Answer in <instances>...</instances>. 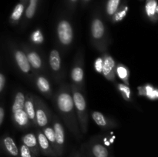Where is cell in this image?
<instances>
[{"instance_id":"1","label":"cell","mask_w":158,"mask_h":157,"mask_svg":"<svg viewBox=\"0 0 158 157\" xmlns=\"http://www.w3.org/2000/svg\"><path fill=\"white\" fill-rule=\"evenodd\" d=\"M52 101L60 115L59 117L63 120L66 128L77 140L81 139L83 135L76 115L70 84L65 82L60 83L58 90L52 96Z\"/></svg>"},{"instance_id":"2","label":"cell","mask_w":158,"mask_h":157,"mask_svg":"<svg viewBox=\"0 0 158 157\" xmlns=\"http://www.w3.org/2000/svg\"><path fill=\"white\" fill-rule=\"evenodd\" d=\"M26 92L23 89H15L12 97L11 112H12V121L14 126L17 129L26 132L32 129V126L28 118L24 109Z\"/></svg>"},{"instance_id":"3","label":"cell","mask_w":158,"mask_h":157,"mask_svg":"<svg viewBox=\"0 0 158 157\" xmlns=\"http://www.w3.org/2000/svg\"><path fill=\"white\" fill-rule=\"evenodd\" d=\"M90 41L100 53L107 52L111 43L110 36L106 25L100 17H94L90 23Z\"/></svg>"},{"instance_id":"4","label":"cell","mask_w":158,"mask_h":157,"mask_svg":"<svg viewBox=\"0 0 158 157\" xmlns=\"http://www.w3.org/2000/svg\"><path fill=\"white\" fill-rule=\"evenodd\" d=\"M70 88L79 127L82 135H86L88 132L89 124V115L86 98L83 91L80 90L78 88L73 86L72 84H70Z\"/></svg>"},{"instance_id":"5","label":"cell","mask_w":158,"mask_h":157,"mask_svg":"<svg viewBox=\"0 0 158 157\" xmlns=\"http://www.w3.org/2000/svg\"><path fill=\"white\" fill-rule=\"evenodd\" d=\"M9 49H10L11 55H12L13 62L17 71L26 79L32 83L34 76V72L29 65L26 53H25L24 50L22 49L21 46H19L17 43L13 42L9 45Z\"/></svg>"},{"instance_id":"6","label":"cell","mask_w":158,"mask_h":157,"mask_svg":"<svg viewBox=\"0 0 158 157\" xmlns=\"http://www.w3.org/2000/svg\"><path fill=\"white\" fill-rule=\"evenodd\" d=\"M70 80L73 86L84 92L85 89V70L84 52L80 49L75 55L70 70Z\"/></svg>"},{"instance_id":"7","label":"cell","mask_w":158,"mask_h":157,"mask_svg":"<svg viewBox=\"0 0 158 157\" xmlns=\"http://www.w3.org/2000/svg\"><path fill=\"white\" fill-rule=\"evenodd\" d=\"M56 38L59 45L63 50H66L73 42L74 31L70 22L66 18L59 20L56 25Z\"/></svg>"},{"instance_id":"8","label":"cell","mask_w":158,"mask_h":157,"mask_svg":"<svg viewBox=\"0 0 158 157\" xmlns=\"http://www.w3.org/2000/svg\"><path fill=\"white\" fill-rule=\"evenodd\" d=\"M50 124L54 131L56 140V153L57 157L63 156L66 149V132L59 115L52 114Z\"/></svg>"},{"instance_id":"9","label":"cell","mask_w":158,"mask_h":157,"mask_svg":"<svg viewBox=\"0 0 158 157\" xmlns=\"http://www.w3.org/2000/svg\"><path fill=\"white\" fill-rule=\"evenodd\" d=\"M20 46L26 53L28 61H29V65H30L34 74L40 73L46 75V65H45L44 59L40 54V52L35 48L27 43H22L20 44Z\"/></svg>"},{"instance_id":"10","label":"cell","mask_w":158,"mask_h":157,"mask_svg":"<svg viewBox=\"0 0 158 157\" xmlns=\"http://www.w3.org/2000/svg\"><path fill=\"white\" fill-rule=\"evenodd\" d=\"M48 65L49 72L54 81L56 83H63L62 81L65 77V72L62 62L61 53L57 49H52L49 52Z\"/></svg>"},{"instance_id":"11","label":"cell","mask_w":158,"mask_h":157,"mask_svg":"<svg viewBox=\"0 0 158 157\" xmlns=\"http://www.w3.org/2000/svg\"><path fill=\"white\" fill-rule=\"evenodd\" d=\"M33 100L35 103V112L36 126L38 129H42L47 125L50 124L51 117L52 112L49 109L46 103H45L39 95H34Z\"/></svg>"},{"instance_id":"12","label":"cell","mask_w":158,"mask_h":157,"mask_svg":"<svg viewBox=\"0 0 158 157\" xmlns=\"http://www.w3.org/2000/svg\"><path fill=\"white\" fill-rule=\"evenodd\" d=\"M84 145L87 152L92 157H109L110 151L107 146L103 143V138L100 135H94Z\"/></svg>"},{"instance_id":"13","label":"cell","mask_w":158,"mask_h":157,"mask_svg":"<svg viewBox=\"0 0 158 157\" xmlns=\"http://www.w3.org/2000/svg\"><path fill=\"white\" fill-rule=\"evenodd\" d=\"M102 74L103 77L108 81L115 84L116 81V68L117 62L115 59L107 52L102 53Z\"/></svg>"},{"instance_id":"14","label":"cell","mask_w":158,"mask_h":157,"mask_svg":"<svg viewBox=\"0 0 158 157\" xmlns=\"http://www.w3.org/2000/svg\"><path fill=\"white\" fill-rule=\"evenodd\" d=\"M32 83H33L35 88L43 96L46 97L48 99L52 100L53 92H52L50 82L46 75L40 73L34 74Z\"/></svg>"},{"instance_id":"15","label":"cell","mask_w":158,"mask_h":157,"mask_svg":"<svg viewBox=\"0 0 158 157\" xmlns=\"http://www.w3.org/2000/svg\"><path fill=\"white\" fill-rule=\"evenodd\" d=\"M91 117L97 126H98L103 130L108 131L111 129H117L119 124L114 119L104 115L98 111H94L91 113Z\"/></svg>"},{"instance_id":"16","label":"cell","mask_w":158,"mask_h":157,"mask_svg":"<svg viewBox=\"0 0 158 157\" xmlns=\"http://www.w3.org/2000/svg\"><path fill=\"white\" fill-rule=\"evenodd\" d=\"M0 151L9 157H19L18 145L9 135H4L0 138Z\"/></svg>"},{"instance_id":"17","label":"cell","mask_w":158,"mask_h":157,"mask_svg":"<svg viewBox=\"0 0 158 157\" xmlns=\"http://www.w3.org/2000/svg\"><path fill=\"white\" fill-rule=\"evenodd\" d=\"M35 135H36L37 141H38L39 148H40V153L41 155L46 157H57L55 151L52 149L51 145L49 144V141L43 134L41 129H35Z\"/></svg>"},{"instance_id":"18","label":"cell","mask_w":158,"mask_h":157,"mask_svg":"<svg viewBox=\"0 0 158 157\" xmlns=\"http://www.w3.org/2000/svg\"><path fill=\"white\" fill-rule=\"evenodd\" d=\"M20 140H21V143L27 146L37 157H40L41 155L35 132H26L24 135H22Z\"/></svg>"},{"instance_id":"19","label":"cell","mask_w":158,"mask_h":157,"mask_svg":"<svg viewBox=\"0 0 158 157\" xmlns=\"http://www.w3.org/2000/svg\"><path fill=\"white\" fill-rule=\"evenodd\" d=\"M24 109L26 112L28 118L30 121L31 124L33 129H37L36 120H35V103L33 100V94L30 92L26 93L25 98Z\"/></svg>"},{"instance_id":"20","label":"cell","mask_w":158,"mask_h":157,"mask_svg":"<svg viewBox=\"0 0 158 157\" xmlns=\"http://www.w3.org/2000/svg\"><path fill=\"white\" fill-rule=\"evenodd\" d=\"M25 11V2L22 1L15 6L9 16V22L12 26H16L23 17Z\"/></svg>"},{"instance_id":"21","label":"cell","mask_w":158,"mask_h":157,"mask_svg":"<svg viewBox=\"0 0 158 157\" xmlns=\"http://www.w3.org/2000/svg\"><path fill=\"white\" fill-rule=\"evenodd\" d=\"M137 89H138V95L140 96L147 97L151 100H155L157 99V89L152 85L145 84L143 86H139Z\"/></svg>"},{"instance_id":"22","label":"cell","mask_w":158,"mask_h":157,"mask_svg":"<svg viewBox=\"0 0 158 157\" xmlns=\"http://www.w3.org/2000/svg\"><path fill=\"white\" fill-rule=\"evenodd\" d=\"M147 16L152 22L157 21V4L156 0H148L145 6Z\"/></svg>"},{"instance_id":"23","label":"cell","mask_w":158,"mask_h":157,"mask_svg":"<svg viewBox=\"0 0 158 157\" xmlns=\"http://www.w3.org/2000/svg\"><path fill=\"white\" fill-rule=\"evenodd\" d=\"M116 75L127 86H130V70L127 66L118 63L116 68Z\"/></svg>"},{"instance_id":"24","label":"cell","mask_w":158,"mask_h":157,"mask_svg":"<svg viewBox=\"0 0 158 157\" xmlns=\"http://www.w3.org/2000/svg\"><path fill=\"white\" fill-rule=\"evenodd\" d=\"M115 84L116 88L122 96V98L127 103H133L132 92H131L130 86H127L123 83H116Z\"/></svg>"},{"instance_id":"25","label":"cell","mask_w":158,"mask_h":157,"mask_svg":"<svg viewBox=\"0 0 158 157\" xmlns=\"http://www.w3.org/2000/svg\"><path fill=\"white\" fill-rule=\"evenodd\" d=\"M41 130L43 131V134L45 135V136L46 137V139L49 141V144L51 145V146L52 147V149H54L56 152V140H55V135H54V131L52 129L51 124L47 125L45 127L42 128Z\"/></svg>"},{"instance_id":"26","label":"cell","mask_w":158,"mask_h":157,"mask_svg":"<svg viewBox=\"0 0 158 157\" xmlns=\"http://www.w3.org/2000/svg\"><path fill=\"white\" fill-rule=\"evenodd\" d=\"M37 4H38V0H29V6L26 8V13H25V17L27 21L33 18L36 11Z\"/></svg>"},{"instance_id":"27","label":"cell","mask_w":158,"mask_h":157,"mask_svg":"<svg viewBox=\"0 0 158 157\" xmlns=\"http://www.w3.org/2000/svg\"><path fill=\"white\" fill-rule=\"evenodd\" d=\"M120 0H108L106 4V14L108 16L112 17L118 10Z\"/></svg>"},{"instance_id":"28","label":"cell","mask_w":158,"mask_h":157,"mask_svg":"<svg viewBox=\"0 0 158 157\" xmlns=\"http://www.w3.org/2000/svg\"><path fill=\"white\" fill-rule=\"evenodd\" d=\"M127 12H128L127 6H125L123 9H120V11L117 10V12H116V13L112 16V22L114 23L120 22V21H122V20L125 18V16H126L127 14Z\"/></svg>"},{"instance_id":"29","label":"cell","mask_w":158,"mask_h":157,"mask_svg":"<svg viewBox=\"0 0 158 157\" xmlns=\"http://www.w3.org/2000/svg\"><path fill=\"white\" fill-rule=\"evenodd\" d=\"M19 146V157H37L27 146H25L23 143H20Z\"/></svg>"},{"instance_id":"30","label":"cell","mask_w":158,"mask_h":157,"mask_svg":"<svg viewBox=\"0 0 158 157\" xmlns=\"http://www.w3.org/2000/svg\"><path fill=\"white\" fill-rule=\"evenodd\" d=\"M31 41L35 44H41L43 42V35L40 29L34 31L30 36Z\"/></svg>"},{"instance_id":"31","label":"cell","mask_w":158,"mask_h":157,"mask_svg":"<svg viewBox=\"0 0 158 157\" xmlns=\"http://www.w3.org/2000/svg\"><path fill=\"white\" fill-rule=\"evenodd\" d=\"M6 84V77L3 72H0V95L4 92Z\"/></svg>"},{"instance_id":"32","label":"cell","mask_w":158,"mask_h":157,"mask_svg":"<svg viewBox=\"0 0 158 157\" xmlns=\"http://www.w3.org/2000/svg\"><path fill=\"white\" fill-rule=\"evenodd\" d=\"M79 151H80V155H81L82 157H92V155L87 152L86 149L85 148L84 145H82V146L80 147V149Z\"/></svg>"},{"instance_id":"33","label":"cell","mask_w":158,"mask_h":157,"mask_svg":"<svg viewBox=\"0 0 158 157\" xmlns=\"http://www.w3.org/2000/svg\"><path fill=\"white\" fill-rule=\"evenodd\" d=\"M5 119V107L3 105H0V126L2 125Z\"/></svg>"},{"instance_id":"34","label":"cell","mask_w":158,"mask_h":157,"mask_svg":"<svg viewBox=\"0 0 158 157\" xmlns=\"http://www.w3.org/2000/svg\"><path fill=\"white\" fill-rule=\"evenodd\" d=\"M73 157H82L81 155H80V152L79 150H76V149H73Z\"/></svg>"},{"instance_id":"35","label":"cell","mask_w":158,"mask_h":157,"mask_svg":"<svg viewBox=\"0 0 158 157\" xmlns=\"http://www.w3.org/2000/svg\"><path fill=\"white\" fill-rule=\"evenodd\" d=\"M69 157H73V152H71V153H70V155H69Z\"/></svg>"},{"instance_id":"36","label":"cell","mask_w":158,"mask_h":157,"mask_svg":"<svg viewBox=\"0 0 158 157\" xmlns=\"http://www.w3.org/2000/svg\"><path fill=\"white\" fill-rule=\"evenodd\" d=\"M71 2H77V0H70Z\"/></svg>"},{"instance_id":"37","label":"cell","mask_w":158,"mask_h":157,"mask_svg":"<svg viewBox=\"0 0 158 157\" xmlns=\"http://www.w3.org/2000/svg\"><path fill=\"white\" fill-rule=\"evenodd\" d=\"M84 1H89V0H84Z\"/></svg>"},{"instance_id":"38","label":"cell","mask_w":158,"mask_h":157,"mask_svg":"<svg viewBox=\"0 0 158 157\" xmlns=\"http://www.w3.org/2000/svg\"><path fill=\"white\" fill-rule=\"evenodd\" d=\"M109 157H110V156H109Z\"/></svg>"}]
</instances>
